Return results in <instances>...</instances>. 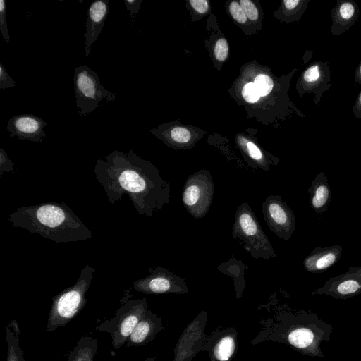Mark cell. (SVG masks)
<instances>
[{
    "label": "cell",
    "mask_w": 361,
    "mask_h": 361,
    "mask_svg": "<svg viewBox=\"0 0 361 361\" xmlns=\"http://www.w3.org/2000/svg\"><path fill=\"white\" fill-rule=\"evenodd\" d=\"M94 173L110 204L128 195L139 214L151 217L170 202L171 188L158 169L137 155L114 150L97 159Z\"/></svg>",
    "instance_id": "6da1fadb"
},
{
    "label": "cell",
    "mask_w": 361,
    "mask_h": 361,
    "mask_svg": "<svg viewBox=\"0 0 361 361\" xmlns=\"http://www.w3.org/2000/svg\"><path fill=\"white\" fill-rule=\"evenodd\" d=\"M257 336L252 345L265 341L281 343L303 355L323 357V341L329 342L333 331L331 323L304 310H293L285 305H274L266 318L259 322Z\"/></svg>",
    "instance_id": "7a4b0ae2"
},
{
    "label": "cell",
    "mask_w": 361,
    "mask_h": 361,
    "mask_svg": "<svg viewBox=\"0 0 361 361\" xmlns=\"http://www.w3.org/2000/svg\"><path fill=\"white\" fill-rule=\"evenodd\" d=\"M8 219L14 226L55 243L78 242L92 238L90 229L63 202L21 207L11 213Z\"/></svg>",
    "instance_id": "3957f363"
},
{
    "label": "cell",
    "mask_w": 361,
    "mask_h": 361,
    "mask_svg": "<svg viewBox=\"0 0 361 361\" xmlns=\"http://www.w3.org/2000/svg\"><path fill=\"white\" fill-rule=\"evenodd\" d=\"M256 70L252 74L251 79L247 78L238 82L240 101L245 104V107H264L265 102H271V104L278 107L285 118L293 111L305 117L301 111L291 102L288 94L290 79L297 68L280 78L264 69Z\"/></svg>",
    "instance_id": "277c9868"
},
{
    "label": "cell",
    "mask_w": 361,
    "mask_h": 361,
    "mask_svg": "<svg viewBox=\"0 0 361 361\" xmlns=\"http://www.w3.org/2000/svg\"><path fill=\"white\" fill-rule=\"evenodd\" d=\"M97 268L86 265L76 282L52 298L46 330L53 332L73 319L86 305V294Z\"/></svg>",
    "instance_id": "5b68a950"
},
{
    "label": "cell",
    "mask_w": 361,
    "mask_h": 361,
    "mask_svg": "<svg viewBox=\"0 0 361 361\" xmlns=\"http://www.w3.org/2000/svg\"><path fill=\"white\" fill-rule=\"evenodd\" d=\"M232 235L238 239L244 249L255 259L269 260L276 256L269 239L247 202L237 207Z\"/></svg>",
    "instance_id": "8992f818"
},
{
    "label": "cell",
    "mask_w": 361,
    "mask_h": 361,
    "mask_svg": "<svg viewBox=\"0 0 361 361\" xmlns=\"http://www.w3.org/2000/svg\"><path fill=\"white\" fill-rule=\"evenodd\" d=\"M121 300V305L115 315L95 327V330L110 334L114 350L120 349L126 343L129 336L148 309L145 298L133 299L130 291L125 290Z\"/></svg>",
    "instance_id": "52a82bcc"
},
{
    "label": "cell",
    "mask_w": 361,
    "mask_h": 361,
    "mask_svg": "<svg viewBox=\"0 0 361 361\" xmlns=\"http://www.w3.org/2000/svg\"><path fill=\"white\" fill-rule=\"evenodd\" d=\"M73 87L78 114L86 116L98 108L103 99L113 101L116 94L105 89L96 72L87 65L75 68Z\"/></svg>",
    "instance_id": "ba28073f"
},
{
    "label": "cell",
    "mask_w": 361,
    "mask_h": 361,
    "mask_svg": "<svg viewBox=\"0 0 361 361\" xmlns=\"http://www.w3.org/2000/svg\"><path fill=\"white\" fill-rule=\"evenodd\" d=\"M214 184L210 173L202 169L190 175L183 185L182 202L195 219L203 218L212 205Z\"/></svg>",
    "instance_id": "9c48e42d"
},
{
    "label": "cell",
    "mask_w": 361,
    "mask_h": 361,
    "mask_svg": "<svg viewBox=\"0 0 361 361\" xmlns=\"http://www.w3.org/2000/svg\"><path fill=\"white\" fill-rule=\"evenodd\" d=\"M149 274L133 283V288L145 294H187L188 286L185 279L170 271L165 267L158 266L149 269Z\"/></svg>",
    "instance_id": "30bf717a"
},
{
    "label": "cell",
    "mask_w": 361,
    "mask_h": 361,
    "mask_svg": "<svg viewBox=\"0 0 361 361\" xmlns=\"http://www.w3.org/2000/svg\"><path fill=\"white\" fill-rule=\"evenodd\" d=\"M262 211L269 228L279 238L289 240L295 230V216L281 195L269 196L262 203Z\"/></svg>",
    "instance_id": "8fae6325"
},
{
    "label": "cell",
    "mask_w": 361,
    "mask_h": 361,
    "mask_svg": "<svg viewBox=\"0 0 361 361\" xmlns=\"http://www.w3.org/2000/svg\"><path fill=\"white\" fill-rule=\"evenodd\" d=\"M207 317L202 310L186 326L175 346L173 361H192L202 350L208 336L204 332Z\"/></svg>",
    "instance_id": "7c38bea8"
},
{
    "label": "cell",
    "mask_w": 361,
    "mask_h": 361,
    "mask_svg": "<svg viewBox=\"0 0 361 361\" xmlns=\"http://www.w3.org/2000/svg\"><path fill=\"white\" fill-rule=\"evenodd\" d=\"M330 66L327 62L317 61L308 66L300 75L296 83L299 97L304 94L314 93V102L319 104L323 93L331 87Z\"/></svg>",
    "instance_id": "4fadbf2b"
},
{
    "label": "cell",
    "mask_w": 361,
    "mask_h": 361,
    "mask_svg": "<svg viewBox=\"0 0 361 361\" xmlns=\"http://www.w3.org/2000/svg\"><path fill=\"white\" fill-rule=\"evenodd\" d=\"M361 293V266L349 267L348 271L330 278L311 295H326L337 300H345Z\"/></svg>",
    "instance_id": "5bb4252c"
},
{
    "label": "cell",
    "mask_w": 361,
    "mask_h": 361,
    "mask_svg": "<svg viewBox=\"0 0 361 361\" xmlns=\"http://www.w3.org/2000/svg\"><path fill=\"white\" fill-rule=\"evenodd\" d=\"M238 345L236 329L220 325L207 336L202 351L208 353L210 361H232Z\"/></svg>",
    "instance_id": "9a60e30c"
},
{
    "label": "cell",
    "mask_w": 361,
    "mask_h": 361,
    "mask_svg": "<svg viewBox=\"0 0 361 361\" xmlns=\"http://www.w3.org/2000/svg\"><path fill=\"white\" fill-rule=\"evenodd\" d=\"M150 132L166 145L176 149H189L195 146L202 134L196 133L190 126L163 124Z\"/></svg>",
    "instance_id": "2e32d148"
},
{
    "label": "cell",
    "mask_w": 361,
    "mask_h": 361,
    "mask_svg": "<svg viewBox=\"0 0 361 361\" xmlns=\"http://www.w3.org/2000/svg\"><path fill=\"white\" fill-rule=\"evenodd\" d=\"M47 123L41 118L31 114H23L11 117L7 125L11 137L22 140L43 142L47 134L44 128Z\"/></svg>",
    "instance_id": "e0dca14e"
},
{
    "label": "cell",
    "mask_w": 361,
    "mask_h": 361,
    "mask_svg": "<svg viewBox=\"0 0 361 361\" xmlns=\"http://www.w3.org/2000/svg\"><path fill=\"white\" fill-rule=\"evenodd\" d=\"M108 13L109 0H96L90 5L84 35L85 57H88L92 44L101 34Z\"/></svg>",
    "instance_id": "ac0fdd59"
},
{
    "label": "cell",
    "mask_w": 361,
    "mask_h": 361,
    "mask_svg": "<svg viewBox=\"0 0 361 361\" xmlns=\"http://www.w3.org/2000/svg\"><path fill=\"white\" fill-rule=\"evenodd\" d=\"M164 329L161 319L147 310L129 336L126 345H145L153 341Z\"/></svg>",
    "instance_id": "d6986e66"
},
{
    "label": "cell",
    "mask_w": 361,
    "mask_h": 361,
    "mask_svg": "<svg viewBox=\"0 0 361 361\" xmlns=\"http://www.w3.org/2000/svg\"><path fill=\"white\" fill-rule=\"evenodd\" d=\"M343 247L339 245L316 247L303 260L305 270L312 274H320L331 268L340 259Z\"/></svg>",
    "instance_id": "ffe728a7"
},
{
    "label": "cell",
    "mask_w": 361,
    "mask_h": 361,
    "mask_svg": "<svg viewBox=\"0 0 361 361\" xmlns=\"http://www.w3.org/2000/svg\"><path fill=\"white\" fill-rule=\"evenodd\" d=\"M236 143L248 165L252 167L259 168L267 172L271 164L276 165L279 162L278 158L265 152L249 137L238 135Z\"/></svg>",
    "instance_id": "44dd1931"
},
{
    "label": "cell",
    "mask_w": 361,
    "mask_h": 361,
    "mask_svg": "<svg viewBox=\"0 0 361 361\" xmlns=\"http://www.w3.org/2000/svg\"><path fill=\"white\" fill-rule=\"evenodd\" d=\"M359 16V6L355 1L337 0L331 10V34L339 36L348 30L357 22Z\"/></svg>",
    "instance_id": "7402d4cb"
},
{
    "label": "cell",
    "mask_w": 361,
    "mask_h": 361,
    "mask_svg": "<svg viewBox=\"0 0 361 361\" xmlns=\"http://www.w3.org/2000/svg\"><path fill=\"white\" fill-rule=\"evenodd\" d=\"M307 192L311 208L317 214L324 215L328 211L331 193L327 176L322 171L311 182Z\"/></svg>",
    "instance_id": "603a6c76"
},
{
    "label": "cell",
    "mask_w": 361,
    "mask_h": 361,
    "mask_svg": "<svg viewBox=\"0 0 361 361\" xmlns=\"http://www.w3.org/2000/svg\"><path fill=\"white\" fill-rule=\"evenodd\" d=\"M310 0H283L274 11L276 18L286 23L298 21L304 14Z\"/></svg>",
    "instance_id": "cb8c5ba5"
},
{
    "label": "cell",
    "mask_w": 361,
    "mask_h": 361,
    "mask_svg": "<svg viewBox=\"0 0 361 361\" xmlns=\"http://www.w3.org/2000/svg\"><path fill=\"white\" fill-rule=\"evenodd\" d=\"M97 343L96 338L82 336L73 349L67 354L68 361H93L97 351Z\"/></svg>",
    "instance_id": "d4e9b609"
},
{
    "label": "cell",
    "mask_w": 361,
    "mask_h": 361,
    "mask_svg": "<svg viewBox=\"0 0 361 361\" xmlns=\"http://www.w3.org/2000/svg\"><path fill=\"white\" fill-rule=\"evenodd\" d=\"M7 344L6 361H25L23 352L20 346L18 335L20 331L16 320H12L6 326Z\"/></svg>",
    "instance_id": "484cf974"
},
{
    "label": "cell",
    "mask_w": 361,
    "mask_h": 361,
    "mask_svg": "<svg viewBox=\"0 0 361 361\" xmlns=\"http://www.w3.org/2000/svg\"><path fill=\"white\" fill-rule=\"evenodd\" d=\"M228 12L233 19V20L246 32L250 28H253V25L249 21L244 10L241 7L239 1H232L227 6ZM255 28V27H254Z\"/></svg>",
    "instance_id": "4316f807"
},
{
    "label": "cell",
    "mask_w": 361,
    "mask_h": 361,
    "mask_svg": "<svg viewBox=\"0 0 361 361\" xmlns=\"http://www.w3.org/2000/svg\"><path fill=\"white\" fill-rule=\"evenodd\" d=\"M239 3L253 27L260 30L263 13L259 5L251 0H240Z\"/></svg>",
    "instance_id": "83f0119b"
},
{
    "label": "cell",
    "mask_w": 361,
    "mask_h": 361,
    "mask_svg": "<svg viewBox=\"0 0 361 361\" xmlns=\"http://www.w3.org/2000/svg\"><path fill=\"white\" fill-rule=\"evenodd\" d=\"M212 51L215 62L224 63L229 54V46L227 40L224 37L218 38L213 44Z\"/></svg>",
    "instance_id": "f1b7e54d"
},
{
    "label": "cell",
    "mask_w": 361,
    "mask_h": 361,
    "mask_svg": "<svg viewBox=\"0 0 361 361\" xmlns=\"http://www.w3.org/2000/svg\"><path fill=\"white\" fill-rule=\"evenodd\" d=\"M188 4L196 17L201 18L210 11L209 1L207 0H190Z\"/></svg>",
    "instance_id": "f546056e"
},
{
    "label": "cell",
    "mask_w": 361,
    "mask_h": 361,
    "mask_svg": "<svg viewBox=\"0 0 361 361\" xmlns=\"http://www.w3.org/2000/svg\"><path fill=\"white\" fill-rule=\"evenodd\" d=\"M6 1H0V31L2 34L5 42L8 43L10 40V36L8 32L6 20Z\"/></svg>",
    "instance_id": "4dcf8cb0"
},
{
    "label": "cell",
    "mask_w": 361,
    "mask_h": 361,
    "mask_svg": "<svg viewBox=\"0 0 361 361\" xmlns=\"http://www.w3.org/2000/svg\"><path fill=\"white\" fill-rule=\"evenodd\" d=\"M14 170V164L8 157L6 151L0 148V176H1L4 173H12Z\"/></svg>",
    "instance_id": "1f68e13d"
},
{
    "label": "cell",
    "mask_w": 361,
    "mask_h": 361,
    "mask_svg": "<svg viewBox=\"0 0 361 361\" xmlns=\"http://www.w3.org/2000/svg\"><path fill=\"white\" fill-rule=\"evenodd\" d=\"M16 82L8 75L2 63H0V89H6L14 87Z\"/></svg>",
    "instance_id": "d6a6232c"
},
{
    "label": "cell",
    "mask_w": 361,
    "mask_h": 361,
    "mask_svg": "<svg viewBox=\"0 0 361 361\" xmlns=\"http://www.w3.org/2000/svg\"><path fill=\"white\" fill-rule=\"evenodd\" d=\"M124 3L128 11L133 18L134 15L138 13L142 0H125Z\"/></svg>",
    "instance_id": "836d02e7"
},
{
    "label": "cell",
    "mask_w": 361,
    "mask_h": 361,
    "mask_svg": "<svg viewBox=\"0 0 361 361\" xmlns=\"http://www.w3.org/2000/svg\"><path fill=\"white\" fill-rule=\"evenodd\" d=\"M353 112L356 118H361V91L355 102Z\"/></svg>",
    "instance_id": "e575fe53"
},
{
    "label": "cell",
    "mask_w": 361,
    "mask_h": 361,
    "mask_svg": "<svg viewBox=\"0 0 361 361\" xmlns=\"http://www.w3.org/2000/svg\"><path fill=\"white\" fill-rule=\"evenodd\" d=\"M354 80L356 83L361 85V59L355 70Z\"/></svg>",
    "instance_id": "d590c367"
},
{
    "label": "cell",
    "mask_w": 361,
    "mask_h": 361,
    "mask_svg": "<svg viewBox=\"0 0 361 361\" xmlns=\"http://www.w3.org/2000/svg\"><path fill=\"white\" fill-rule=\"evenodd\" d=\"M155 360H156V357H148L143 361H155Z\"/></svg>",
    "instance_id": "8d00e7d4"
},
{
    "label": "cell",
    "mask_w": 361,
    "mask_h": 361,
    "mask_svg": "<svg viewBox=\"0 0 361 361\" xmlns=\"http://www.w3.org/2000/svg\"><path fill=\"white\" fill-rule=\"evenodd\" d=\"M360 157H361V155H360Z\"/></svg>",
    "instance_id": "74e56055"
}]
</instances>
